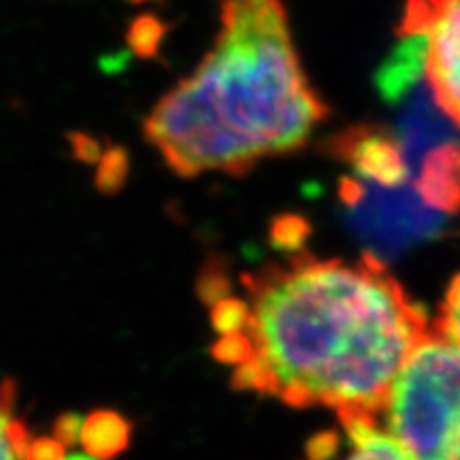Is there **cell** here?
I'll list each match as a JSON object with an SVG mask.
<instances>
[{"label":"cell","instance_id":"1","mask_svg":"<svg viewBox=\"0 0 460 460\" xmlns=\"http://www.w3.org/2000/svg\"><path fill=\"white\" fill-rule=\"evenodd\" d=\"M245 298L211 309L214 356L239 390L337 413H382L429 326L376 261L305 258L245 278Z\"/></svg>","mask_w":460,"mask_h":460},{"label":"cell","instance_id":"2","mask_svg":"<svg viewBox=\"0 0 460 460\" xmlns=\"http://www.w3.org/2000/svg\"><path fill=\"white\" fill-rule=\"evenodd\" d=\"M203 62L147 115L146 139L181 177L241 172L295 152L324 118L279 0H222Z\"/></svg>","mask_w":460,"mask_h":460},{"label":"cell","instance_id":"3","mask_svg":"<svg viewBox=\"0 0 460 460\" xmlns=\"http://www.w3.org/2000/svg\"><path fill=\"white\" fill-rule=\"evenodd\" d=\"M382 413L413 460H460V345L429 329L394 377Z\"/></svg>","mask_w":460,"mask_h":460},{"label":"cell","instance_id":"4","mask_svg":"<svg viewBox=\"0 0 460 460\" xmlns=\"http://www.w3.org/2000/svg\"><path fill=\"white\" fill-rule=\"evenodd\" d=\"M424 37V77L460 128V0H407L399 32Z\"/></svg>","mask_w":460,"mask_h":460},{"label":"cell","instance_id":"5","mask_svg":"<svg viewBox=\"0 0 460 460\" xmlns=\"http://www.w3.org/2000/svg\"><path fill=\"white\" fill-rule=\"evenodd\" d=\"M343 427V439L348 446L345 460H413L388 429H382L373 413L345 411L337 413Z\"/></svg>","mask_w":460,"mask_h":460},{"label":"cell","instance_id":"6","mask_svg":"<svg viewBox=\"0 0 460 460\" xmlns=\"http://www.w3.org/2000/svg\"><path fill=\"white\" fill-rule=\"evenodd\" d=\"M130 433L132 424L122 413L113 410H96L84 418L79 441L92 456L111 460L128 447Z\"/></svg>","mask_w":460,"mask_h":460},{"label":"cell","instance_id":"7","mask_svg":"<svg viewBox=\"0 0 460 460\" xmlns=\"http://www.w3.org/2000/svg\"><path fill=\"white\" fill-rule=\"evenodd\" d=\"M31 439L26 424L15 416L13 382L4 379L0 384V460H28Z\"/></svg>","mask_w":460,"mask_h":460},{"label":"cell","instance_id":"8","mask_svg":"<svg viewBox=\"0 0 460 460\" xmlns=\"http://www.w3.org/2000/svg\"><path fill=\"white\" fill-rule=\"evenodd\" d=\"M130 172V158L124 147H105L99 158V171H96V188L102 194H115L124 188Z\"/></svg>","mask_w":460,"mask_h":460},{"label":"cell","instance_id":"9","mask_svg":"<svg viewBox=\"0 0 460 460\" xmlns=\"http://www.w3.org/2000/svg\"><path fill=\"white\" fill-rule=\"evenodd\" d=\"M164 37V26L160 24L156 17H139V20L132 22L128 31V43L132 51L141 58H152L156 56L158 45Z\"/></svg>","mask_w":460,"mask_h":460},{"label":"cell","instance_id":"10","mask_svg":"<svg viewBox=\"0 0 460 460\" xmlns=\"http://www.w3.org/2000/svg\"><path fill=\"white\" fill-rule=\"evenodd\" d=\"M435 329L460 345V273L447 288L444 305H441L439 322H437Z\"/></svg>","mask_w":460,"mask_h":460},{"label":"cell","instance_id":"11","mask_svg":"<svg viewBox=\"0 0 460 460\" xmlns=\"http://www.w3.org/2000/svg\"><path fill=\"white\" fill-rule=\"evenodd\" d=\"M28 460H62L66 456V446L56 437H34L28 444Z\"/></svg>","mask_w":460,"mask_h":460},{"label":"cell","instance_id":"12","mask_svg":"<svg viewBox=\"0 0 460 460\" xmlns=\"http://www.w3.org/2000/svg\"><path fill=\"white\" fill-rule=\"evenodd\" d=\"M68 143H71L73 156L82 163H99L101 154H102V143H99L94 137L90 135H82V132H73L68 137Z\"/></svg>","mask_w":460,"mask_h":460},{"label":"cell","instance_id":"13","mask_svg":"<svg viewBox=\"0 0 460 460\" xmlns=\"http://www.w3.org/2000/svg\"><path fill=\"white\" fill-rule=\"evenodd\" d=\"M82 424L84 418L79 413H62L54 424V437L65 446H75L79 441V435H82Z\"/></svg>","mask_w":460,"mask_h":460},{"label":"cell","instance_id":"14","mask_svg":"<svg viewBox=\"0 0 460 460\" xmlns=\"http://www.w3.org/2000/svg\"><path fill=\"white\" fill-rule=\"evenodd\" d=\"M62 460H101V458H96V456H92V454H68V456H65Z\"/></svg>","mask_w":460,"mask_h":460},{"label":"cell","instance_id":"15","mask_svg":"<svg viewBox=\"0 0 460 460\" xmlns=\"http://www.w3.org/2000/svg\"><path fill=\"white\" fill-rule=\"evenodd\" d=\"M132 3H143V0H132Z\"/></svg>","mask_w":460,"mask_h":460}]
</instances>
